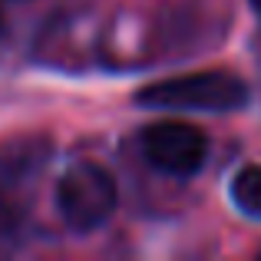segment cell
<instances>
[{
  "mask_svg": "<svg viewBox=\"0 0 261 261\" xmlns=\"http://www.w3.org/2000/svg\"><path fill=\"white\" fill-rule=\"evenodd\" d=\"M251 99L248 86L225 70L189 73V76L162 80L136 93V102L149 109H178V113H231L245 109Z\"/></svg>",
  "mask_w": 261,
  "mask_h": 261,
  "instance_id": "6da1fadb",
  "label": "cell"
},
{
  "mask_svg": "<svg viewBox=\"0 0 261 261\" xmlns=\"http://www.w3.org/2000/svg\"><path fill=\"white\" fill-rule=\"evenodd\" d=\"M119 192L113 175L96 162H76L57 185V208L63 222L76 231H93L109 222Z\"/></svg>",
  "mask_w": 261,
  "mask_h": 261,
  "instance_id": "7a4b0ae2",
  "label": "cell"
},
{
  "mask_svg": "<svg viewBox=\"0 0 261 261\" xmlns=\"http://www.w3.org/2000/svg\"><path fill=\"white\" fill-rule=\"evenodd\" d=\"M139 146L146 162L162 175L172 178H189L205 166V155H208V139L198 133L189 122H152V126L142 129Z\"/></svg>",
  "mask_w": 261,
  "mask_h": 261,
  "instance_id": "3957f363",
  "label": "cell"
},
{
  "mask_svg": "<svg viewBox=\"0 0 261 261\" xmlns=\"http://www.w3.org/2000/svg\"><path fill=\"white\" fill-rule=\"evenodd\" d=\"M231 202L242 215L261 222V166H245L231 178Z\"/></svg>",
  "mask_w": 261,
  "mask_h": 261,
  "instance_id": "277c9868",
  "label": "cell"
},
{
  "mask_svg": "<svg viewBox=\"0 0 261 261\" xmlns=\"http://www.w3.org/2000/svg\"><path fill=\"white\" fill-rule=\"evenodd\" d=\"M248 4H251V10H255L258 17H261V0H248Z\"/></svg>",
  "mask_w": 261,
  "mask_h": 261,
  "instance_id": "5b68a950",
  "label": "cell"
}]
</instances>
